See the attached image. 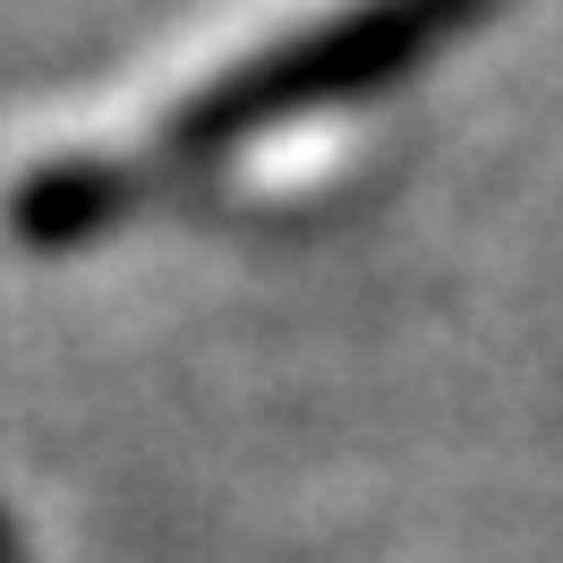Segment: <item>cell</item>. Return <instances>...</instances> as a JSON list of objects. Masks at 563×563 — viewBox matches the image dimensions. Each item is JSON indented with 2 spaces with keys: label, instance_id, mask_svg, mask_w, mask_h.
Wrapping results in <instances>:
<instances>
[{
  "label": "cell",
  "instance_id": "obj_1",
  "mask_svg": "<svg viewBox=\"0 0 563 563\" xmlns=\"http://www.w3.org/2000/svg\"><path fill=\"white\" fill-rule=\"evenodd\" d=\"M478 0H265L222 43L172 52L154 77L52 129L0 172V231L69 240L103 231L163 188L290 197L308 163H342L367 111L461 26Z\"/></svg>",
  "mask_w": 563,
  "mask_h": 563
},
{
  "label": "cell",
  "instance_id": "obj_2",
  "mask_svg": "<svg viewBox=\"0 0 563 563\" xmlns=\"http://www.w3.org/2000/svg\"><path fill=\"white\" fill-rule=\"evenodd\" d=\"M0 563H18V555H9V547H0Z\"/></svg>",
  "mask_w": 563,
  "mask_h": 563
}]
</instances>
